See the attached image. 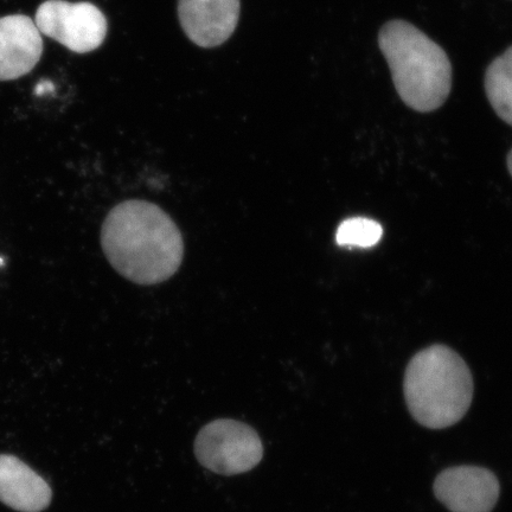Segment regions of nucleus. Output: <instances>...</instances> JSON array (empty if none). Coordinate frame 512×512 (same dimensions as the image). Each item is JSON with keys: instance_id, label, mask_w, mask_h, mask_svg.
Segmentation results:
<instances>
[{"instance_id": "1", "label": "nucleus", "mask_w": 512, "mask_h": 512, "mask_svg": "<svg viewBox=\"0 0 512 512\" xmlns=\"http://www.w3.org/2000/svg\"><path fill=\"white\" fill-rule=\"evenodd\" d=\"M101 245L114 270L139 285L164 283L182 265V234L156 204L126 201L113 208L101 230Z\"/></svg>"}, {"instance_id": "2", "label": "nucleus", "mask_w": 512, "mask_h": 512, "mask_svg": "<svg viewBox=\"0 0 512 512\" xmlns=\"http://www.w3.org/2000/svg\"><path fill=\"white\" fill-rule=\"evenodd\" d=\"M379 46L401 100L420 113L438 110L452 88V64L445 50L413 24L396 19L383 25Z\"/></svg>"}, {"instance_id": "3", "label": "nucleus", "mask_w": 512, "mask_h": 512, "mask_svg": "<svg viewBox=\"0 0 512 512\" xmlns=\"http://www.w3.org/2000/svg\"><path fill=\"white\" fill-rule=\"evenodd\" d=\"M403 392L409 412L420 425L444 430L469 411L473 379L467 364L445 345H432L409 362Z\"/></svg>"}, {"instance_id": "4", "label": "nucleus", "mask_w": 512, "mask_h": 512, "mask_svg": "<svg viewBox=\"0 0 512 512\" xmlns=\"http://www.w3.org/2000/svg\"><path fill=\"white\" fill-rule=\"evenodd\" d=\"M195 454L206 469L234 476L253 470L264 456V446L251 426L220 419L210 422L198 433Z\"/></svg>"}, {"instance_id": "5", "label": "nucleus", "mask_w": 512, "mask_h": 512, "mask_svg": "<svg viewBox=\"0 0 512 512\" xmlns=\"http://www.w3.org/2000/svg\"><path fill=\"white\" fill-rule=\"evenodd\" d=\"M36 27L69 50L87 54L98 49L107 35V19L92 3L47 0L36 12Z\"/></svg>"}, {"instance_id": "6", "label": "nucleus", "mask_w": 512, "mask_h": 512, "mask_svg": "<svg viewBox=\"0 0 512 512\" xmlns=\"http://www.w3.org/2000/svg\"><path fill=\"white\" fill-rule=\"evenodd\" d=\"M499 492L494 473L479 466L450 467L434 483L435 497L452 512H491Z\"/></svg>"}, {"instance_id": "7", "label": "nucleus", "mask_w": 512, "mask_h": 512, "mask_svg": "<svg viewBox=\"0 0 512 512\" xmlns=\"http://www.w3.org/2000/svg\"><path fill=\"white\" fill-rule=\"evenodd\" d=\"M182 28L201 48H215L234 34L240 17V0H178Z\"/></svg>"}, {"instance_id": "8", "label": "nucleus", "mask_w": 512, "mask_h": 512, "mask_svg": "<svg viewBox=\"0 0 512 512\" xmlns=\"http://www.w3.org/2000/svg\"><path fill=\"white\" fill-rule=\"evenodd\" d=\"M42 54L41 32L30 17L0 18V81L17 80L29 74Z\"/></svg>"}, {"instance_id": "9", "label": "nucleus", "mask_w": 512, "mask_h": 512, "mask_svg": "<svg viewBox=\"0 0 512 512\" xmlns=\"http://www.w3.org/2000/svg\"><path fill=\"white\" fill-rule=\"evenodd\" d=\"M51 489L46 480L14 456H0V501L21 512H40L49 507Z\"/></svg>"}, {"instance_id": "10", "label": "nucleus", "mask_w": 512, "mask_h": 512, "mask_svg": "<svg viewBox=\"0 0 512 512\" xmlns=\"http://www.w3.org/2000/svg\"><path fill=\"white\" fill-rule=\"evenodd\" d=\"M485 91L498 117L512 126V47L486 70Z\"/></svg>"}, {"instance_id": "11", "label": "nucleus", "mask_w": 512, "mask_h": 512, "mask_svg": "<svg viewBox=\"0 0 512 512\" xmlns=\"http://www.w3.org/2000/svg\"><path fill=\"white\" fill-rule=\"evenodd\" d=\"M383 228L379 222L367 217H351L338 227L336 242L341 247L370 248L382 239Z\"/></svg>"}, {"instance_id": "12", "label": "nucleus", "mask_w": 512, "mask_h": 512, "mask_svg": "<svg viewBox=\"0 0 512 512\" xmlns=\"http://www.w3.org/2000/svg\"><path fill=\"white\" fill-rule=\"evenodd\" d=\"M508 169H509L510 175L512 176V150L510 151L509 156H508Z\"/></svg>"}]
</instances>
